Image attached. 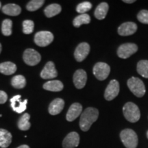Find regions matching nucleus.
<instances>
[{
    "label": "nucleus",
    "instance_id": "obj_20",
    "mask_svg": "<svg viewBox=\"0 0 148 148\" xmlns=\"http://www.w3.org/2000/svg\"><path fill=\"white\" fill-rule=\"evenodd\" d=\"M63 84L59 80L48 81L43 84L44 89L53 92L61 91L63 89Z\"/></svg>",
    "mask_w": 148,
    "mask_h": 148
},
{
    "label": "nucleus",
    "instance_id": "obj_37",
    "mask_svg": "<svg viewBox=\"0 0 148 148\" xmlns=\"http://www.w3.org/2000/svg\"><path fill=\"white\" fill-rule=\"evenodd\" d=\"M147 138H148V131L147 132Z\"/></svg>",
    "mask_w": 148,
    "mask_h": 148
},
{
    "label": "nucleus",
    "instance_id": "obj_33",
    "mask_svg": "<svg viewBox=\"0 0 148 148\" xmlns=\"http://www.w3.org/2000/svg\"><path fill=\"white\" fill-rule=\"evenodd\" d=\"M8 99V95L3 90H0V104H3L5 103Z\"/></svg>",
    "mask_w": 148,
    "mask_h": 148
},
{
    "label": "nucleus",
    "instance_id": "obj_31",
    "mask_svg": "<svg viewBox=\"0 0 148 148\" xmlns=\"http://www.w3.org/2000/svg\"><path fill=\"white\" fill-rule=\"evenodd\" d=\"M92 8V4L88 1H84V2L79 3L76 8V11L79 13L84 14Z\"/></svg>",
    "mask_w": 148,
    "mask_h": 148
},
{
    "label": "nucleus",
    "instance_id": "obj_30",
    "mask_svg": "<svg viewBox=\"0 0 148 148\" xmlns=\"http://www.w3.org/2000/svg\"><path fill=\"white\" fill-rule=\"evenodd\" d=\"M34 23L31 20H25L23 22V32L25 34H29L34 31Z\"/></svg>",
    "mask_w": 148,
    "mask_h": 148
},
{
    "label": "nucleus",
    "instance_id": "obj_25",
    "mask_svg": "<svg viewBox=\"0 0 148 148\" xmlns=\"http://www.w3.org/2000/svg\"><path fill=\"white\" fill-rule=\"evenodd\" d=\"M11 84L14 88L17 89H21L25 86L26 85V80L25 77L21 75H15L12 78L11 80Z\"/></svg>",
    "mask_w": 148,
    "mask_h": 148
},
{
    "label": "nucleus",
    "instance_id": "obj_19",
    "mask_svg": "<svg viewBox=\"0 0 148 148\" xmlns=\"http://www.w3.org/2000/svg\"><path fill=\"white\" fill-rule=\"evenodd\" d=\"M2 12L7 15L13 16H18L21 13V8L19 5L14 4V3H8L3 7Z\"/></svg>",
    "mask_w": 148,
    "mask_h": 148
},
{
    "label": "nucleus",
    "instance_id": "obj_23",
    "mask_svg": "<svg viewBox=\"0 0 148 148\" xmlns=\"http://www.w3.org/2000/svg\"><path fill=\"white\" fill-rule=\"evenodd\" d=\"M61 6L58 3H52L46 7L44 10L45 16L48 18L53 17L57 14H58L61 12Z\"/></svg>",
    "mask_w": 148,
    "mask_h": 148
},
{
    "label": "nucleus",
    "instance_id": "obj_1",
    "mask_svg": "<svg viewBox=\"0 0 148 148\" xmlns=\"http://www.w3.org/2000/svg\"><path fill=\"white\" fill-rule=\"evenodd\" d=\"M99 116V110L97 108L88 107L81 114L79 119V127L84 132L90 129L92 123L95 122Z\"/></svg>",
    "mask_w": 148,
    "mask_h": 148
},
{
    "label": "nucleus",
    "instance_id": "obj_24",
    "mask_svg": "<svg viewBox=\"0 0 148 148\" xmlns=\"http://www.w3.org/2000/svg\"><path fill=\"white\" fill-rule=\"evenodd\" d=\"M29 119H30V115L28 113L23 114L17 122L18 129L23 131L28 130L31 127V123L29 121Z\"/></svg>",
    "mask_w": 148,
    "mask_h": 148
},
{
    "label": "nucleus",
    "instance_id": "obj_7",
    "mask_svg": "<svg viewBox=\"0 0 148 148\" xmlns=\"http://www.w3.org/2000/svg\"><path fill=\"white\" fill-rule=\"evenodd\" d=\"M23 59L25 64L29 66H35L41 60L40 53L33 49H27L24 51Z\"/></svg>",
    "mask_w": 148,
    "mask_h": 148
},
{
    "label": "nucleus",
    "instance_id": "obj_6",
    "mask_svg": "<svg viewBox=\"0 0 148 148\" xmlns=\"http://www.w3.org/2000/svg\"><path fill=\"white\" fill-rule=\"evenodd\" d=\"M53 40V35L48 31H40L34 36V42L39 47H46L51 43Z\"/></svg>",
    "mask_w": 148,
    "mask_h": 148
},
{
    "label": "nucleus",
    "instance_id": "obj_17",
    "mask_svg": "<svg viewBox=\"0 0 148 148\" xmlns=\"http://www.w3.org/2000/svg\"><path fill=\"white\" fill-rule=\"evenodd\" d=\"M64 106V101L63 99L61 98H56L49 104L48 110H49V114L51 115H56L60 113L61 111L63 110Z\"/></svg>",
    "mask_w": 148,
    "mask_h": 148
},
{
    "label": "nucleus",
    "instance_id": "obj_22",
    "mask_svg": "<svg viewBox=\"0 0 148 148\" xmlns=\"http://www.w3.org/2000/svg\"><path fill=\"white\" fill-rule=\"evenodd\" d=\"M108 4L106 2H102L99 4L95 10V16L97 19L102 20L106 17L108 11Z\"/></svg>",
    "mask_w": 148,
    "mask_h": 148
},
{
    "label": "nucleus",
    "instance_id": "obj_28",
    "mask_svg": "<svg viewBox=\"0 0 148 148\" xmlns=\"http://www.w3.org/2000/svg\"><path fill=\"white\" fill-rule=\"evenodd\" d=\"M12 21L10 19H5L2 22L1 25V32L4 36H8L12 34Z\"/></svg>",
    "mask_w": 148,
    "mask_h": 148
},
{
    "label": "nucleus",
    "instance_id": "obj_2",
    "mask_svg": "<svg viewBox=\"0 0 148 148\" xmlns=\"http://www.w3.org/2000/svg\"><path fill=\"white\" fill-rule=\"evenodd\" d=\"M120 138L126 148H136L138 145V136L132 129H125L120 133Z\"/></svg>",
    "mask_w": 148,
    "mask_h": 148
},
{
    "label": "nucleus",
    "instance_id": "obj_27",
    "mask_svg": "<svg viewBox=\"0 0 148 148\" xmlns=\"http://www.w3.org/2000/svg\"><path fill=\"white\" fill-rule=\"evenodd\" d=\"M136 70L141 76L148 78V60H140L137 64Z\"/></svg>",
    "mask_w": 148,
    "mask_h": 148
},
{
    "label": "nucleus",
    "instance_id": "obj_11",
    "mask_svg": "<svg viewBox=\"0 0 148 148\" xmlns=\"http://www.w3.org/2000/svg\"><path fill=\"white\" fill-rule=\"evenodd\" d=\"M27 99L21 101V95H17L14 96L10 99V104L12 110L17 113H21L26 110Z\"/></svg>",
    "mask_w": 148,
    "mask_h": 148
},
{
    "label": "nucleus",
    "instance_id": "obj_5",
    "mask_svg": "<svg viewBox=\"0 0 148 148\" xmlns=\"http://www.w3.org/2000/svg\"><path fill=\"white\" fill-rule=\"evenodd\" d=\"M94 75L99 80H104L108 77L110 72V66L105 62H97L92 69Z\"/></svg>",
    "mask_w": 148,
    "mask_h": 148
},
{
    "label": "nucleus",
    "instance_id": "obj_4",
    "mask_svg": "<svg viewBox=\"0 0 148 148\" xmlns=\"http://www.w3.org/2000/svg\"><path fill=\"white\" fill-rule=\"evenodd\" d=\"M127 86L135 96L142 97L145 94V86L141 79L132 77L127 80Z\"/></svg>",
    "mask_w": 148,
    "mask_h": 148
},
{
    "label": "nucleus",
    "instance_id": "obj_14",
    "mask_svg": "<svg viewBox=\"0 0 148 148\" xmlns=\"http://www.w3.org/2000/svg\"><path fill=\"white\" fill-rule=\"evenodd\" d=\"M137 30V25L134 22H125L122 23L118 28V33L121 36H130L134 34Z\"/></svg>",
    "mask_w": 148,
    "mask_h": 148
},
{
    "label": "nucleus",
    "instance_id": "obj_13",
    "mask_svg": "<svg viewBox=\"0 0 148 148\" xmlns=\"http://www.w3.org/2000/svg\"><path fill=\"white\" fill-rule=\"evenodd\" d=\"M73 83L75 86L78 89L84 88L87 80V75L86 71L83 69H78L74 73Z\"/></svg>",
    "mask_w": 148,
    "mask_h": 148
},
{
    "label": "nucleus",
    "instance_id": "obj_34",
    "mask_svg": "<svg viewBox=\"0 0 148 148\" xmlns=\"http://www.w3.org/2000/svg\"><path fill=\"white\" fill-rule=\"evenodd\" d=\"M123 2H125V3H134V2H135V0H123Z\"/></svg>",
    "mask_w": 148,
    "mask_h": 148
},
{
    "label": "nucleus",
    "instance_id": "obj_9",
    "mask_svg": "<svg viewBox=\"0 0 148 148\" xmlns=\"http://www.w3.org/2000/svg\"><path fill=\"white\" fill-rule=\"evenodd\" d=\"M119 92V83L116 79H112L109 83L104 92V97L106 100L114 99Z\"/></svg>",
    "mask_w": 148,
    "mask_h": 148
},
{
    "label": "nucleus",
    "instance_id": "obj_18",
    "mask_svg": "<svg viewBox=\"0 0 148 148\" xmlns=\"http://www.w3.org/2000/svg\"><path fill=\"white\" fill-rule=\"evenodd\" d=\"M12 134L5 129L0 128V147L7 148L12 142Z\"/></svg>",
    "mask_w": 148,
    "mask_h": 148
},
{
    "label": "nucleus",
    "instance_id": "obj_12",
    "mask_svg": "<svg viewBox=\"0 0 148 148\" xmlns=\"http://www.w3.org/2000/svg\"><path fill=\"white\" fill-rule=\"evenodd\" d=\"M79 136L77 132H71L68 134L62 141L63 148H75L79 145Z\"/></svg>",
    "mask_w": 148,
    "mask_h": 148
},
{
    "label": "nucleus",
    "instance_id": "obj_35",
    "mask_svg": "<svg viewBox=\"0 0 148 148\" xmlns=\"http://www.w3.org/2000/svg\"><path fill=\"white\" fill-rule=\"evenodd\" d=\"M16 148H30V147H29V146L27 145H22L18 146V147H16Z\"/></svg>",
    "mask_w": 148,
    "mask_h": 148
},
{
    "label": "nucleus",
    "instance_id": "obj_21",
    "mask_svg": "<svg viewBox=\"0 0 148 148\" xmlns=\"http://www.w3.org/2000/svg\"><path fill=\"white\" fill-rule=\"evenodd\" d=\"M16 71V64L12 62H5L0 64V73L9 75L14 74Z\"/></svg>",
    "mask_w": 148,
    "mask_h": 148
},
{
    "label": "nucleus",
    "instance_id": "obj_10",
    "mask_svg": "<svg viewBox=\"0 0 148 148\" xmlns=\"http://www.w3.org/2000/svg\"><path fill=\"white\" fill-rule=\"evenodd\" d=\"M90 51V45L87 42L79 44L74 52V56L77 62H82L87 57Z\"/></svg>",
    "mask_w": 148,
    "mask_h": 148
},
{
    "label": "nucleus",
    "instance_id": "obj_15",
    "mask_svg": "<svg viewBox=\"0 0 148 148\" xmlns=\"http://www.w3.org/2000/svg\"><path fill=\"white\" fill-rule=\"evenodd\" d=\"M58 72L55 68L54 63L51 61L48 62L40 73V77L43 79H53L57 77Z\"/></svg>",
    "mask_w": 148,
    "mask_h": 148
},
{
    "label": "nucleus",
    "instance_id": "obj_36",
    "mask_svg": "<svg viewBox=\"0 0 148 148\" xmlns=\"http://www.w3.org/2000/svg\"><path fill=\"white\" fill-rule=\"evenodd\" d=\"M1 49H2V47H1V43H0V53H1Z\"/></svg>",
    "mask_w": 148,
    "mask_h": 148
},
{
    "label": "nucleus",
    "instance_id": "obj_16",
    "mask_svg": "<svg viewBox=\"0 0 148 148\" xmlns=\"http://www.w3.org/2000/svg\"><path fill=\"white\" fill-rule=\"evenodd\" d=\"M82 111V106L79 103H73L69 107L66 115V119L68 121H73L80 115Z\"/></svg>",
    "mask_w": 148,
    "mask_h": 148
},
{
    "label": "nucleus",
    "instance_id": "obj_29",
    "mask_svg": "<svg viewBox=\"0 0 148 148\" xmlns=\"http://www.w3.org/2000/svg\"><path fill=\"white\" fill-rule=\"evenodd\" d=\"M45 1L43 0H32V1H29L26 5V8L28 11H36L39 9L42 5L44 4Z\"/></svg>",
    "mask_w": 148,
    "mask_h": 148
},
{
    "label": "nucleus",
    "instance_id": "obj_38",
    "mask_svg": "<svg viewBox=\"0 0 148 148\" xmlns=\"http://www.w3.org/2000/svg\"><path fill=\"white\" fill-rule=\"evenodd\" d=\"M0 8H1V2H0Z\"/></svg>",
    "mask_w": 148,
    "mask_h": 148
},
{
    "label": "nucleus",
    "instance_id": "obj_8",
    "mask_svg": "<svg viewBox=\"0 0 148 148\" xmlns=\"http://www.w3.org/2000/svg\"><path fill=\"white\" fill-rule=\"evenodd\" d=\"M138 47L134 43H125L117 49V55L119 58L126 59L137 51Z\"/></svg>",
    "mask_w": 148,
    "mask_h": 148
},
{
    "label": "nucleus",
    "instance_id": "obj_3",
    "mask_svg": "<svg viewBox=\"0 0 148 148\" xmlns=\"http://www.w3.org/2000/svg\"><path fill=\"white\" fill-rule=\"evenodd\" d=\"M123 115L127 121L131 123L137 122L140 119V112L138 107L132 102L125 103L123 108Z\"/></svg>",
    "mask_w": 148,
    "mask_h": 148
},
{
    "label": "nucleus",
    "instance_id": "obj_32",
    "mask_svg": "<svg viewBox=\"0 0 148 148\" xmlns=\"http://www.w3.org/2000/svg\"><path fill=\"white\" fill-rule=\"evenodd\" d=\"M137 18L140 23L148 24V10H140L137 14Z\"/></svg>",
    "mask_w": 148,
    "mask_h": 148
},
{
    "label": "nucleus",
    "instance_id": "obj_26",
    "mask_svg": "<svg viewBox=\"0 0 148 148\" xmlns=\"http://www.w3.org/2000/svg\"><path fill=\"white\" fill-rule=\"evenodd\" d=\"M90 22V17L88 14H82L77 16L73 19V24L74 27H79L83 24H88Z\"/></svg>",
    "mask_w": 148,
    "mask_h": 148
}]
</instances>
